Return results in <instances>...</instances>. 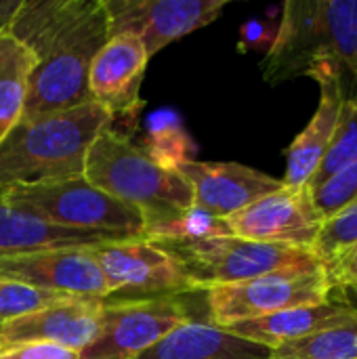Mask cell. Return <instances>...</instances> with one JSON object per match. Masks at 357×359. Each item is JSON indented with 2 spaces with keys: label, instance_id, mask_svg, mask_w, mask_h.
<instances>
[{
  "label": "cell",
  "instance_id": "6da1fadb",
  "mask_svg": "<svg viewBox=\"0 0 357 359\" xmlns=\"http://www.w3.org/2000/svg\"><path fill=\"white\" fill-rule=\"evenodd\" d=\"M8 32L36 57L23 118L90 101V63L109 40L101 0H21Z\"/></svg>",
  "mask_w": 357,
  "mask_h": 359
},
{
  "label": "cell",
  "instance_id": "7a4b0ae2",
  "mask_svg": "<svg viewBox=\"0 0 357 359\" xmlns=\"http://www.w3.org/2000/svg\"><path fill=\"white\" fill-rule=\"evenodd\" d=\"M267 84L322 74L357 78V0H288L261 61Z\"/></svg>",
  "mask_w": 357,
  "mask_h": 359
},
{
  "label": "cell",
  "instance_id": "3957f363",
  "mask_svg": "<svg viewBox=\"0 0 357 359\" xmlns=\"http://www.w3.org/2000/svg\"><path fill=\"white\" fill-rule=\"evenodd\" d=\"M112 116L95 101L21 118L0 141V189L84 177L86 154Z\"/></svg>",
  "mask_w": 357,
  "mask_h": 359
},
{
  "label": "cell",
  "instance_id": "277c9868",
  "mask_svg": "<svg viewBox=\"0 0 357 359\" xmlns=\"http://www.w3.org/2000/svg\"><path fill=\"white\" fill-rule=\"evenodd\" d=\"M84 179L118 202L135 208L151 231L194 206L189 183L177 170L162 168L124 130L107 126L93 141Z\"/></svg>",
  "mask_w": 357,
  "mask_h": 359
},
{
  "label": "cell",
  "instance_id": "5b68a950",
  "mask_svg": "<svg viewBox=\"0 0 357 359\" xmlns=\"http://www.w3.org/2000/svg\"><path fill=\"white\" fill-rule=\"evenodd\" d=\"M4 198L46 223L99 233L112 240L143 238V217L90 185L84 177L4 187Z\"/></svg>",
  "mask_w": 357,
  "mask_h": 359
},
{
  "label": "cell",
  "instance_id": "8992f818",
  "mask_svg": "<svg viewBox=\"0 0 357 359\" xmlns=\"http://www.w3.org/2000/svg\"><path fill=\"white\" fill-rule=\"evenodd\" d=\"M332 284L322 263L278 269L246 282L204 290L210 324L227 328L240 322L271 316L284 309L330 301Z\"/></svg>",
  "mask_w": 357,
  "mask_h": 359
},
{
  "label": "cell",
  "instance_id": "52a82bcc",
  "mask_svg": "<svg viewBox=\"0 0 357 359\" xmlns=\"http://www.w3.org/2000/svg\"><path fill=\"white\" fill-rule=\"evenodd\" d=\"M105 282V301H151L200 292L183 263L162 244L145 238H128L93 246Z\"/></svg>",
  "mask_w": 357,
  "mask_h": 359
},
{
  "label": "cell",
  "instance_id": "ba28073f",
  "mask_svg": "<svg viewBox=\"0 0 357 359\" xmlns=\"http://www.w3.org/2000/svg\"><path fill=\"white\" fill-rule=\"evenodd\" d=\"M185 267L198 290L246 282L278 269L320 263L307 248L263 244L236 236L210 238L189 244H162Z\"/></svg>",
  "mask_w": 357,
  "mask_h": 359
},
{
  "label": "cell",
  "instance_id": "9c48e42d",
  "mask_svg": "<svg viewBox=\"0 0 357 359\" xmlns=\"http://www.w3.org/2000/svg\"><path fill=\"white\" fill-rule=\"evenodd\" d=\"M189 297L124 303L103 301L101 332L80 351V359H135L177 326L198 320Z\"/></svg>",
  "mask_w": 357,
  "mask_h": 359
},
{
  "label": "cell",
  "instance_id": "30bf717a",
  "mask_svg": "<svg viewBox=\"0 0 357 359\" xmlns=\"http://www.w3.org/2000/svg\"><path fill=\"white\" fill-rule=\"evenodd\" d=\"M324 221L309 185L286 187L284 183L225 219L229 233L236 238L307 250L314 248Z\"/></svg>",
  "mask_w": 357,
  "mask_h": 359
},
{
  "label": "cell",
  "instance_id": "8fae6325",
  "mask_svg": "<svg viewBox=\"0 0 357 359\" xmlns=\"http://www.w3.org/2000/svg\"><path fill=\"white\" fill-rule=\"evenodd\" d=\"M109 36L130 34L151 59L170 42L213 23L225 0H101Z\"/></svg>",
  "mask_w": 357,
  "mask_h": 359
},
{
  "label": "cell",
  "instance_id": "7c38bea8",
  "mask_svg": "<svg viewBox=\"0 0 357 359\" xmlns=\"http://www.w3.org/2000/svg\"><path fill=\"white\" fill-rule=\"evenodd\" d=\"M0 280L78 299H107L105 276L93 248H46L0 257Z\"/></svg>",
  "mask_w": 357,
  "mask_h": 359
},
{
  "label": "cell",
  "instance_id": "4fadbf2b",
  "mask_svg": "<svg viewBox=\"0 0 357 359\" xmlns=\"http://www.w3.org/2000/svg\"><path fill=\"white\" fill-rule=\"evenodd\" d=\"M147 61L141 40L130 34L109 36L95 55L88 72V95L112 116V122L133 120L141 109V82Z\"/></svg>",
  "mask_w": 357,
  "mask_h": 359
},
{
  "label": "cell",
  "instance_id": "5bb4252c",
  "mask_svg": "<svg viewBox=\"0 0 357 359\" xmlns=\"http://www.w3.org/2000/svg\"><path fill=\"white\" fill-rule=\"evenodd\" d=\"M101 299H65L0 326V347L19 343H53L65 349L84 351L101 332Z\"/></svg>",
  "mask_w": 357,
  "mask_h": 359
},
{
  "label": "cell",
  "instance_id": "9a60e30c",
  "mask_svg": "<svg viewBox=\"0 0 357 359\" xmlns=\"http://www.w3.org/2000/svg\"><path fill=\"white\" fill-rule=\"evenodd\" d=\"M177 172L189 183L194 206L221 219L240 212L248 204L282 187V179H274L238 162L191 160L179 166Z\"/></svg>",
  "mask_w": 357,
  "mask_h": 359
},
{
  "label": "cell",
  "instance_id": "2e32d148",
  "mask_svg": "<svg viewBox=\"0 0 357 359\" xmlns=\"http://www.w3.org/2000/svg\"><path fill=\"white\" fill-rule=\"evenodd\" d=\"M314 80L320 84V103L309 124L286 149V172L282 179L286 187H301L309 183L320 168L341 120V109L347 95L345 78L337 74H322Z\"/></svg>",
  "mask_w": 357,
  "mask_h": 359
},
{
  "label": "cell",
  "instance_id": "e0dca14e",
  "mask_svg": "<svg viewBox=\"0 0 357 359\" xmlns=\"http://www.w3.org/2000/svg\"><path fill=\"white\" fill-rule=\"evenodd\" d=\"M353 318H357V307L343 299H330L320 305L284 309L271 316L240 322V324L227 326L225 330L274 351L282 345H288L305 337H311L316 332L351 322Z\"/></svg>",
  "mask_w": 357,
  "mask_h": 359
},
{
  "label": "cell",
  "instance_id": "ac0fdd59",
  "mask_svg": "<svg viewBox=\"0 0 357 359\" xmlns=\"http://www.w3.org/2000/svg\"><path fill=\"white\" fill-rule=\"evenodd\" d=\"M269 349L231 334L208 320H191L135 359H269Z\"/></svg>",
  "mask_w": 357,
  "mask_h": 359
},
{
  "label": "cell",
  "instance_id": "d6986e66",
  "mask_svg": "<svg viewBox=\"0 0 357 359\" xmlns=\"http://www.w3.org/2000/svg\"><path fill=\"white\" fill-rule=\"evenodd\" d=\"M103 242L116 240L46 223L44 219L13 206L0 189V257L46 248H93Z\"/></svg>",
  "mask_w": 357,
  "mask_h": 359
},
{
  "label": "cell",
  "instance_id": "ffe728a7",
  "mask_svg": "<svg viewBox=\"0 0 357 359\" xmlns=\"http://www.w3.org/2000/svg\"><path fill=\"white\" fill-rule=\"evenodd\" d=\"M34 67V53L8 29L0 32V141L23 118Z\"/></svg>",
  "mask_w": 357,
  "mask_h": 359
},
{
  "label": "cell",
  "instance_id": "44dd1931",
  "mask_svg": "<svg viewBox=\"0 0 357 359\" xmlns=\"http://www.w3.org/2000/svg\"><path fill=\"white\" fill-rule=\"evenodd\" d=\"M139 145L154 162L168 170H179L185 162L196 160L198 151L191 135L175 109H156L147 118L145 135Z\"/></svg>",
  "mask_w": 357,
  "mask_h": 359
},
{
  "label": "cell",
  "instance_id": "7402d4cb",
  "mask_svg": "<svg viewBox=\"0 0 357 359\" xmlns=\"http://www.w3.org/2000/svg\"><path fill=\"white\" fill-rule=\"evenodd\" d=\"M269 359H357V318L282 345L269 353Z\"/></svg>",
  "mask_w": 357,
  "mask_h": 359
},
{
  "label": "cell",
  "instance_id": "603a6c76",
  "mask_svg": "<svg viewBox=\"0 0 357 359\" xmlns=\"http://www.w3.org/2000/svg\"><path fill=\"white\" fill-rule=\"evenodd\" d=\"M223 236H231L225 219L215 217L198 206H191L185 212L177 215L173 221L147 231L143 238L158 244H189Z\"/></svg>",
  "mask_w": 357,
  "mask_h": 359
},
{
  "label": "cell",
  "instance_id": "cb8c5ba5",
  "mask_svg": "<svg viewBox=\"0 0 357 359\" xmlns=\"http://www.w3.org/2000/svg\"><path fill=\"white\" fill-rule=\"evenodd\" d=\"M357 160V95L347 93L345 101H343V109H341V120L337 126V133L332 137V143L320 164V168L316 170V175L309 179V187H318L322 185L326 179H330L335 172H339L341 168L349 166L351 162Z\"/></svg>",
  "mask_w": 357,
  "mask_h": 359
},
{
  "label": "cell",
  "instance_id": "d4e9b609",
  "mask_svg": "<svg viewBox=\"0 0 357 359\" xmlns=\"http://www.w3.org/2000/svg\"><path fill=\"white\" fill-rule=\"evenodd\" d=\"M357 244V196L339 212L324 221V227L311 248L316 259L326 267Z\"/></svg>",
  "mask_w": 357,
  "mask_h": 359
},
{
  "label": "cell",
  "instance_id": "484cf974",
  "mask_svg": "<svg viewBox=\"0 0 357 359\" xmlns=\"http://www.w3.org/2000/svg\"><path fill=\"white\" fill-rule=\"evenodd\" d=\"M65 299H72V297L57 294V292L42 290L29 284L13 282V280H0V326L8 320L29 316L34 311H40Z\"/></svg>",
  "mask_w": 357,
  "mask_h": 359
},
{
  "label": "cell",
  "instance_id": "4316f807",
  "mask_svg": "<svg viewBox=\"0 0 357 359\" xmlns=\"http://www.w3.org/2000/svg\"><path fill=\"white\" fill-rule=\"evenodd\" d=\"M314 202L324 219L339 212L345 204H349L357 196V160L349 166L335 172L322 185L311 189Z\"/></svg>",
  "mask_w": 357,
  "mask_h": 359
},
{
  "label": "cell",
  "instance_id": "83f0119b",
  "mask_svg": "<svg viewBox=\"0 0 357 359\" xmlns=\"http://www.w3.org/2000/svg\"><path fill=\"white\" fill-rule=\"evenodd\" d=\"M0 359H80V353L53 343H19L0 347Z\"/></svg>",
  "mask_w": 357,
  "mask_h": 359
},
{
  "label": "cell",
  "instance_id": "f1b7e54d",
  "mask_svg": "<svg viewBox=\"0 0 357 359\" xmlns=\"http://www.w3.org/2000/svg\"><path fill=\"white\" fill-rule=\"evenodd\" d=\"M278 36V23L263 21V19H250L240 27V42L238 50L248 53V50H269L276 42Z\"/></svg>",
  "mask_w": 357,
  "mask_h": 359
},
{
  "label": "cell",
  "instance_id": "f546056e",
  "mask_svg": "<svg viewBox=\"0 0 357 359\" xmlns=\"http://www.w3.org/2000/svg\"><path fill=\"white\" fill-rule=\"evenodd\" d=\"M326 273L332 288L349 290L353 284H357V244L343 252L337 261L326 265Z\"/></svg>",
  "mask_w": 357,
  "mask_h": 359
},
{
  "label": "cell",
  "instance_id": "4dcf8cb0",
  "mask_svg": "<svg viewBox=\"0 0 357 359\" xmlns=\"http://www.w3.org/2000/svg\"><path fill=\"white\" fill-rule=\"evenodd\" d=\"M19 4H21V0H0V32L8 29Z\"/></svg>",
  "mask_w": 357,
  "mask_h": 359
},
{
  "label": "cell",
  "instance_id": "1f68e13d",
  "mask_svg": "<svg viewBox=\"0 0 357 359\" xmlns=\"http://www.w3.org/2000/svg\"><path fill=\"white\" fill-rule=\"evenodd\" d=\"M349 290H353V292H356V294H357V284H353V286H351Z\"/></svg>",
  "mask_w": 357,
  "mask_h": 359
}]
</instances>
